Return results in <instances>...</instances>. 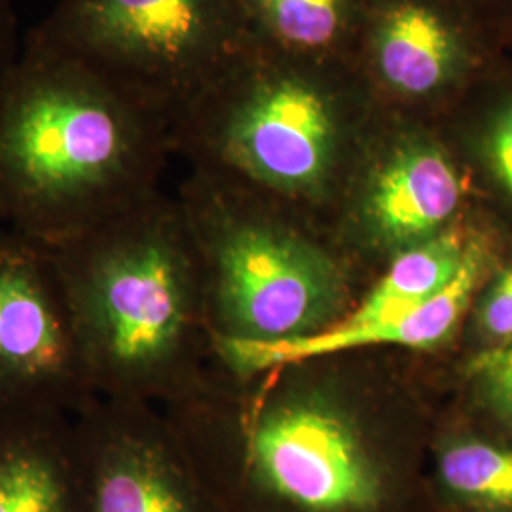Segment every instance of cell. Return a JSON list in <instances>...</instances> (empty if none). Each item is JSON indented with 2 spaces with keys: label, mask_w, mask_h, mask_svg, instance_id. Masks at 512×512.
Listing matches in <instances>:
<instances>
[{
  "label": "cell",
  "mask_w": 512,
  "mask_h": 512,
  "mask_svg": "<svg viewBox=\"0 0 512 512\" xmlns=\"http://www.w3.org/2000/svg\"><path fill=\"white\" fill-rule=\"evenodd\" d=\"M169 150L164 112L27 38L0 95V219L59 245L156 194Z\"/></svg>",
  "instance_id": "cell-1"
},
{
  "label": "cell",
  "mask_w": 512,
  "mask_h": 512,
  "mask_svg": "<svg viewBox=\"0 0 512 512\" xmlns=\"http://www.w3.org/2000/svg\"><path fill=\"white\" fill-rule=\"evenodd\" d=\"M378 109L348 61L251 42L171 120L198 173L264 202L325 207L342 196Z\"/></svg>",
  "instance_id": "cell-2"
},
{
  "label": "cell",
  "mask_w": 512,
  "mask_h": 512,
  "mask_svg": "<svg viewBox=\"0 0 512 512\" xmlns=\"http://www.w3.org/2000/svg\"><path fill=\"white\" fill-rule=\"evenodd\" d=\"M50 247L93 395L143 403L196 323L198 256L181 203L152 194Z\"/></svg>",
  "instance_id": "cell-3"
},
{
  "label": "cell",
  "mask_w": 512,
  "mask_h": 512,
  "mask_svg": "<svg viewBox=\"0 0 512 512\" xmlns=\"http://www.w3.org/2000/svg\"><path fill=\"white\" fill-rule=\"evenodd\" d=\"M207 272L209 334L287 340L313 334L342 298L336 264L268 202L196 173L181 200Z\"/></svg>",
  "instance_id": "cell-4"
},
{
  "label": "cell",
  "mask_w": 512,
  "mask_h": 512,
  "mask_svg": "<svg viewBox=\"0 0 512 512\" xmlns=\"http://www.w3.org/2000/svg\"><path fill=\"white\" fill-rule=\"evenodd\" d=\"M27 38L169 120L251 44L239 0H55Z\"/></svg>",
  "instance_id": "cell-5"
},
{
  "label": "cell",
  "mask_w": 512,
  "mask_h": 512,
  "mask_svg": "<svg viewBox=\"0 0 512 512\" xmlns=\"http://www.w3.org/2000/svg\"><path fill=\"white\" fill-rule=\"evenodd\" d=\"M505 52L503 21L458 0H366L351 65L380 112L439 124Z\"/></svg>",
  "instance_id": "cell-6"
},
{
  "label": "cell",
  "mask_w": 512,
  "mask_h": 512,
  "mask_svg": "<svg viewBox=\"0 0 512 512\" xmlns=\"http://www.w3.org/2000/svg\"><path fill=\"white\" fill-rule=\"evenodd\" d=\"M342 196L357 238L395 253L437 236L476 205L439 124L380 110Z\"/></svg>",
  "instance_id": "cell-7"
},
{
  "label": "cell",
  "mask_w": 512,
  "mask_h": 512,
  "mask_svg": "<svg viewBox=\"0 0 512 512\" xmlns=\"http://www.w3.org/2000/svg\"><path fill=\"white\" fill-rule=\"evenodd\" d=\"M97 399L50 245L0 232V412L76 416Z\"/></svg>",
  "instance_id": "cell-8"
},
{
  "label": "cell",
  "mask_w": 512,
  "mask_h": 512,
  "mask_svg": "<svg viewBox=\"0 0 512 512\" xmlns=\"http://www.w3.org/2000/svg\"><path fill=\"white\" fill-rule=\"evenodd\" d=\"M80 512H207L173 440L143 403L93 399L74 416Z\"/></svg>",
  "instance_id": "cell-9"
},
{
  "label": "cell",
  "mask_w": 512,
  "mask_h": 512,
  "mask_svg": "<svg viewBox=\"0 0 512 512\" xmlns=\"http://www.w3.org/2000/svg\"><path fill=\"white\" fill-rule=\"evenodd\" d=\"M268 488L310 512H363L380 501V478L353 429L321 406L294 404L268 414L243 444Z\"/></svg>",
  "instance_id": "cell-10"
},
{
  "label": "cell",
  "mask_w": 512,
  "mask_h": 512,
  "mask_svg": "<svg viewBox=\"0 0 512 512\" xmlns=\"http://www.w3.org/2000/svg\"><path fill=\"white\" fill-rule=\"evenodd\" d=\"M497 245L499 224L492 217L476 236L456 279L442 293L403 315H389L368 323L340 321L330 329L287 340L209 334L211 348L217 351L224 366L238 376L365 346L437 348L456 332L484 277L494 272Z\"/></svg>",
  "instance_id": "cell-11"
},
{
  "label": "cell",
  "mask_w": 512,
  "mask_h": 512,
  "mask_svg": "<svg viewBox=\"0 0 512 512\" xmlns=\"http://www.w3.org/2000/svg\"><path fill=\"white\" fill-rule=\"evenodd\" d=\"M0 512H80L73 416L0 412Z\"/></svg>",
  "instance_id": "cell-12"
},
{
  "label": "cell",
  "mask_w": 512,
  "mask_h": 512,
  "mask_svg": "<svg viewBox=\"0 0 512 512\" xmlns=\"http://www.w3.org/2000/svg\"><path fill=\"white\" fill-rule=\"evenodd\" d=\"M473 184L512 220V55H501L439 122Z\"/></svg>",
  "instance_id": "cell-13"
},
{
  "label": "cell",
  "mask_w": 512,
  "mask_h": 512,
  "mask_svg": "<svg viewBox=\"0 0 512 512\" xmlns=\"http://www.w3.org/2000/svg\"><path fill=\"white\" fill-rule=\"evenodd\" d=\"M251 42L283 54L348 61L366 0H239Z\"/></svg>",
  "instance_id": "cell-14"
},
{
  "label": "cell",
  "mask_w": 512,
  "mask_h": 512,
  "mask_svg": "<svg viewBox=\"0 0 512 512\" xmlns=\"http://www.w3.org/2000/svg\"><path fill=\"white\" fill-rule=\"evenodd\" d=\"M444 488L475 512H512V446L490 439H459L439 459Z\"/></svg>",
  "instance_id": "cell-15"
},
{
  "label": "cell",
  "mask_w": 512,
  "mask_h": 512,
  "mask_svg": "<svg viewBox=\"0 0 512 512\" xmlns=\"http://www.w3.org/2000/svg\"><path fill=\"white\" fill-rule=\"evenodd\" d=\"M469 372L482 401L512 431V342L476 353Z\"/></svg>",
  "instance_id": "cell-16"
},
{
  "label": "cell",
  "mask_w": 512,
  "mask_h": 512,
  "mask_svg": "<svg viewBox=\"0 0 512 512\" xmlns=\"http://www.w3.org/2000/svg\"><path fill=\"white\" fill-rule=\"evenodd\" d=\"M497 272L476 308V327L484 349L512 342V262Z\"/></svg>",
  "instance_id": "cell-17"
},
{
  "label": "cell",
  "mask_w": 512,
  "mask_h": 512,
  "mask_svg": "<svg viewBox=\"0 0 512 512\" xmlns=\"http://www.w3.org/2000/svg\"><path fill=\"white\" fill-rule=\"evenodd\" d=\"M23 44L25 42L19 40L14 0H0V95L18 67L23 54Z\"/></svg>",
  "instance_id": "cell-18"
},
{
  "label": "cell",
  "mask_w": 512,
  "mask_h": 512,
  "mask_svg": "<svg viewBox=\"0 0 512 512\" xmlns=\"http://www.w3.org/2000/svg\"><path fill=\"white\" fill-rule=\"evenodd\" d=\"M458 2L465 4V6H471V8H475L478 12H484V14L492 16V18L499 19L505 25L507 0H458Z\"/></svg>",
  "instance_id": "cell-19"
},
{
  "label": "cell",
  "mask_w": 512,
  "mask_h": 512,
  "mask_svg": "<svg viewBox=\"0 0 512 512\" xmlns=\"http://www.w3.org/2000/svg\"><path fill=\"white\" fill-rule=\"evenodd\" d=\"M505 46L507 52L512 55V0H507L505 8Z\"/></svg>",
  "instance_id": "cell-20"
},
{
  "label": "cell",
  "mask_w": 512,
  "mask_h": 512,
  "mask_svg": "<svg viewBox=\"0 0 512 512\" xmlns=\"http://www.w3.org/2000/svg\"><path fill=\"white\" fill-rule=\"evenodd\" d=\"M4 228H6V226H4V222H2V219H0V232H2Z\"/></svg>",
  "instance_id": "cell-21"
}]
</instances>
